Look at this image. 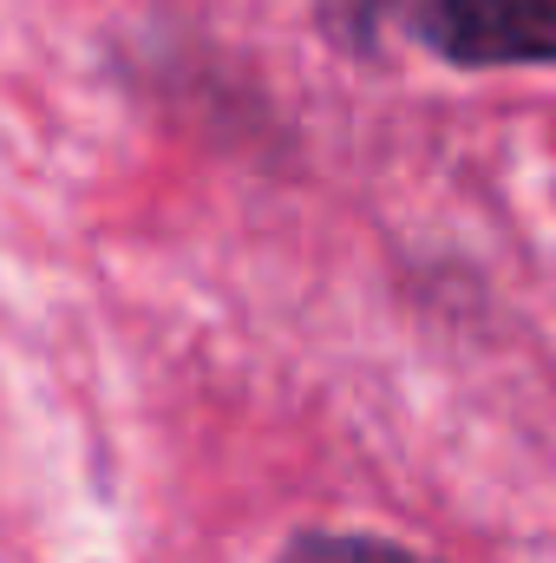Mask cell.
<instances>
[{
  "mask_svg": "<svg viewBox=\"0 0 556 563\" xmlns=\"http://www.w3.org/2000/svg\"><path fill=\"white\" fill-rule=\"evenodd\" d=\"M367 20H400L445 66H556V0H360Z\"/></svg>",
  "mask_w": 556,
  "mask_h": 563,
  "instance_id": "obj_1",
  "label": "cell"
},
{
  "mask_svg": "<svg viewBox=\"0 0 556 563\" xmlns=\"http://www.w3.org/2000/svg\"><path fill=\"white\" fill-rule=\"evenodd\" d=\"M276 563H438V558H419L393 538H360V531H308L294 538Z\"/></svg>",
  "mask_w": 556,
  "mask_h": 563,
  "instance_id": "obj_2",
  "label": "cell"
}]
</instances>
